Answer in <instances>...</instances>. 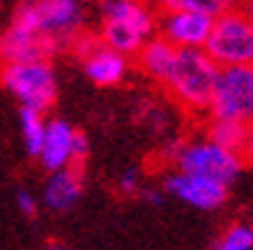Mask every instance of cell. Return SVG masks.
<instances>
[{"label":"cell","mask_w":253,"mask_h":250,"mask_svg":"<svg viewBox=\"0 0 253 250\" xmlns=\"http://www.w3.org/2000/svg\"><path fill=\"white\" fill-rule=\"evenodd\" d=\"M84 21L82 0H21L13 16V23L41 36L54 54L84 34Z\"/></svg>","instance_id":"1"},{"label":"cell","mask_w":253,"mask_h":250,"mask_svg":"<svg viewBox=\"0 0 253 250\" xmlns=\"http://www.w3.org/2000/svg\"><path fill=\"white\" fill-rule=\"evenodd\" d=\"M156 36V13L146 0H100V41L133 56Z\"/></svg>","instance_id":"2"},{"label":"cell","mask_w":253,"mask_h":250,"mask_svg":"<svg viewBox=\"0 0 253 250\" xmlns=\"http://www.w3.org/2000/svg\"><path fill=\"white\" fill-rule=\"evenodd\" d=\"M217 79V67L202 49H176L171 71L164 79V90L187 112H207Z\"/></svg>","instance_id":"3"},{"label":"cell","mask_w":253,"mask_h":250,"mask_svg":"<svg viewBox=\"0 0 253 250\" xmlns=\"http://www.w3.org/2000/svg\"><path fill=\"white\" fill-rule=\"evenodd\" d=\"M167 158L171 161L174 171L205 176L230 186L243 171V156L225 151L220 145L210 143L207 138H195V141H171L167 145Z\"/></svg>","instance_id":"4"},{"label":"cell","mask_w":253,"mask_h":250,"mask_svg":"<svg viewBox=\"0 0 253 250\" xmlns=\"http://www.w3.org/2000/svg\"><path fill=\"white\" fill-rule=\"evenodd\" d=\"M202 51L212 59L217 69L253 67V18L241 8L217 16Z\"/></svg>","instance_id":"5"},{"label":"cell","mask_w":253,"mask_h":250,"mask_svg":"<svg viewBox=\"0 0 253 250\" xmlns=\"http://www.w3.org/2000/svg\"><path fill=\"white\" fill-rule=\"evenodd\" d=\"M0 84L18 100L23 110L46 112L56 102V71L51 62L39 59V62H18V64H3L0 69Z\"/></svg>","instance_id":"6"},{"label":"cell","mask_w":253,"mask_h":250,"mask_svg":"<svg viewBox=\"0 0 253 250\" xmlns=\"http://www.w3.org/2000/svg\"><path fill=\"white\" fill-rule=\"evenodd\" d=\"M210 117L222 120H253V67H225L217 69L212 97L207 105Z\"/></svg>","instance_id":"7"},{"label":"cell","mask_w":253,"mask_h":250,"mask_svg":"<svg viewBox=\"0 0 253 250\" xmlns=\"http://www.w3.org/2000/svg\"><path fill=\"white\" fill-rule=\"evenodd\" d=\"M72 49L77 51L84 74H87V79H90L92 84H97V87H115V84H121L128 77V69H130L128 56L113 51L100 38L82 34L77 41L72 43Z\"/></svg>","instance_id":"8"},{"label":"cell","mask_w":253,"mask_h":250,"mask_svg":"<svg viewBox=\"0 0 253 250\" xmlns=\"http://www.w3.org/2000/svg\"><path fill=\"white\" fill-rule=\"evenodd\" d=\"M87 156V138L74 130L67 120H46V133L39 151V164L46 171H62L80 166Z\"/></svg>","instance_id":"9"},{"label":"cell","mask_w":253,"mask_h":250,"mask_svg":"<svg viewBox=\"0 0 253 250\" xmlns=\"http://www.w3.org/2000/svg\"><path fill=\"white\" fill-rule=\"evenodd\" d=\"M164 192L171 194L174 199H179L184 204L202 212H212L220 210L228 202L230 186L205 179V176H195V174H184V171H171L164 179Z\"/></svg>","instance_id":"10"},{"label":"cell","mask_w":253,"mask_h":250,"mask_svg":"<svg viewBox=\"0 0 253 250\" xmlns=\"http://www.w3.org/2000/svg\"><path fill=\"white\" fill-rule=\"evenodd\" d=\"M212 21L215 18L192 10H161L156 18V36L174 49H205Z\"/></svg>","instance_id":"11"},{"label":"cell","mask_w":253,"mask_h":250,"mask_svg":"<svg viewBox=\"0 0 253 250\" xmlns=\"http://www.w3.org/2000/svg\"><path fill=\"white\" fill-rule=\"evenodd\" d=\"M54 54V49L49 46L41 36H36L34 31L13 23L3 31L0 36V62L3 64H18V62H39V59H46Z\"/></svg>","instance_id":"12"},{"label":"cell","mask_w":253,"mask_h":250,"mask_svg":"<svg viewBox=\"0 0 253 250\" xmlns=\"http://www.w3.org/2000/svg\"><path fill=\"white\" fill-rule=\"evenodd\" d=\"M82 189H84V179H82L80 166H67L62 171L49 174L41 199L51 212H69L80 202Z\"/></svg>","instance_id":"13"},{"label":"cell","mask_w":253,"mask_h":250,"mask_svg":"<svg viewBox=\"0 0 253 250\" xmlns=\"http://www.w3.org/2000/svg\"><path fill=\"white\" fill-rule=\"evenodd\" d=\"M136 59H138V69L148 79L164 84V79H167V74L171 71V64L176 59V49L164 38L154 36L148 43H143V49L136 54Z\"/></svg>","instance_id":"14"},{"label":"cell","mask_w":253,"mask_h":250,"mask_svg":"<svg viewBox=\"0 0 253 250\" xmlns=\"http://www.w3.org/2000/svg\"><path fill=\"white\" fill-rule=\"evenodd\" d=\"M248 130H251V123L210 117V123H207V128H205V138L210 143H215V145H220V148H225V151L243 153Z\"/></svg>","instance_id":"15"},{"label":"cell","mask_w":253,"mask_h":250,"mask_svg":"<svg viewBox=\"0 0 253 250\" xmlns=\"http://www.w3.org/2000/svg\"><path fill=\"white\" fill-rule=\"evenodd\" d=\"M161 10H192V13H202V16L217 18L222 13H228L238 8L241 0H154Z\"/></svg>","instance_id":"16"},{"label":"cell","mask_w":253,"mask_h":250,"mask_svg":"<svg viewBox=\"0 0 253 250\" xmlns=\"http://www.w3.org/2000/svg\"><path fill=\"white\" fill-rule=\"evenodd\" d=\"M18 125H21V138L26 143L28 156H39L41 143H43V133H46V117L36 110H23L18 112Z\"/></svg>","instance_id":"17"},{"label":"cell","mask_w":253,"mask_h":250,"mask_svg":"<svg viewBox=\"0 0 253 250\" xmlns=\"http://www.w3.org/2000/svg\"><path fill=\"white\" fill-rule=\"evenodd\" d=\"M212 250H253V225L233 222L217 235Z\"/></svg>","instance_id":"18"},{"label":"cell","mask_w":253,"mask_h":250,"mask_svg":"<svg viewBox=\"0 0 253 250\" xmlns=\"http://www.w3.org/2000/svg\"><path fill=\"white\" fill-rule=\"evenodd\" d=\"M141 186H143V184H141L138 169H126V171L121 174V179H118V189H121V194H126V197L141 194V192H143Z\"/></svg>","instance_id":"19"},{"label":"cell","mask_w":253,"mask_h":250,"mask_svg":"<svg viewBox=\"0 0 253 250\" xmlns=\"http://www.w3.org/2000/svg\"><path fill=\"white\" fill-rule=\"evenodd\" d=\"M16 204H18V210L23 212V214H36V207H39V202H36V197L28 192V189H18L16 192Z\"/></svg>","instance_id":"20"},{"label":"cell","mask_w":253,"mask_h":250,"mask_svg":"<svg viewBox=\"0 0 253 250\" xmlns=\"http://www.w3.org/2000/svg\"><path fill=\"white\" fill-rule=\"evenodd\" d=\"M243 161L253 164V123H251V130H248V138H246V145H243Z\"/></svg>","instance_id":"21"},{"label":"cell","mask_w":253,"mask_h":250,"mask_svg":"<svg viewBox=\"0 0 253 250\" xmlns=\"http://www.w3.org/2000/svg\"><path fill=\"white\" fill-rule=\"evenodd\" d=\"M43 250H69L67 245H62V243H51V245H46Z\"/></svg>","instance_id":"22"},{"label":"cell","mask_w":253,"mask_h":250,"mask_svg":"<svg viewBox=\"0 0 253 250\" xmlns=\"http://www.w3.org/2000/svg\"><path fill=\"white\" fill-rule=\"evenodd\" d=\"M241 10H246V13H248V16L253 18V0H246V5H243Z\"/></svg>","instance_id":"23"}]
</instances>
